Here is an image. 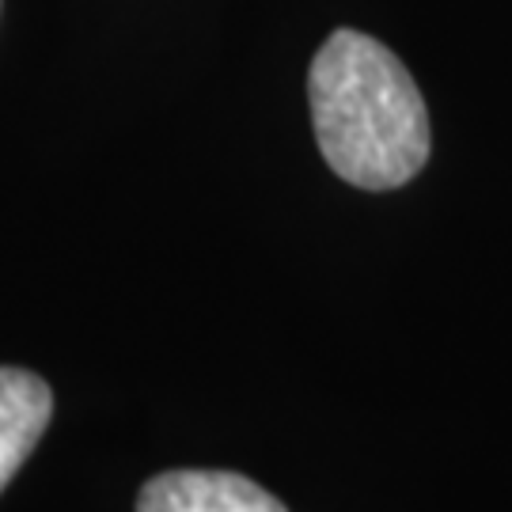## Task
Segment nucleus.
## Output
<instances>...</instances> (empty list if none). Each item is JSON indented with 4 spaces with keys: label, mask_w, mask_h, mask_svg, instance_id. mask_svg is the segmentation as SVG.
<instances>
[{
    "label": "nucleus",
    "mask_w": 512,
    "mask_h": 512,
    "mask_svg": "<svg viewBox=\"0 0 512 512\" xmlns=\"http://www.w3.org/2000/svg\"><path fill=\"white\" fill-rule=\"evenodd\" d=\"M137 512H289L236 471H167L148 478Z\"/></svg>",
    "instance_id": "2"
},
{
    "label": "nucleus",
    "mask_w": 512,
    "mask_h": 512,
    "mask_svg": "<svg viewBox=\"0 0 512 512\" xmlns=\"http://www.w3.org/2000/svg\"><path fill=\"white\" fill-rule=\"evenodd\" d=\"M54 414L50 384L27 368L0 365V494L42 440Z\"/></svg>",
    "instance_id": "3"
},
{
    "label": "nucleus",
    "mask_w": 512,
    "mask_h": 512,
    "mask_svg": "<svg viewBox=\"0 0 512 512\" xmlns=\"http://www.w3.org/2000/svg\"><path fill=\"white\" fill-rule=\"evenodd\" d=\"M315 137L330 171L361 190H395L429 160V110L384 42L334 31L308 73Z\"/></svg>",
    "instance_id": "1"
}]
</instances>
